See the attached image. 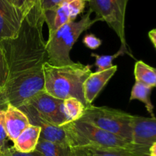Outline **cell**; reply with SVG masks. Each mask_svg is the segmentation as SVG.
Instances as JSON below:
<instances>
[{
	"mask_svg": "<svg viewBox=\"0 0 156 156\" xmlns=\"http://www.w3.org/2000/svg\"><path fill=\"white\" fill-rule=\"evenodd\" d=\"M43 12L25 17L20 32L14 39L0 42L7 61L9 77L0 91V108L8 105L19 108L44 91L43 65L48 61L43 34Z\"/></svg>",
	"mask_w": 156,
	"mask_h": 156,
	"instance_id": "1",
	"label": "cell"
},
{
	"mask_svg": "<svg viewBox=\"0 0 156 156\" xmlns=\"http://www.w3.org/2000/svg\"><path fill=\"white\" fill-rule=\"evenodd\" d=\"M66 130L70 148L88 147L105 150L120 151L149 156L144 149L132 142L103 130L87 122L76 120L62 126Z\"/></svg>",
	"mask_w": 156,
	"mask_h": 156,
	"instance_id": "2",
	"label": "cell"
},
{
	"mask_svg": "<svg viewBox=\"0 0 156 156\" xmlns=\"http://www.w3.org/2000/svg\"><path fill=\"white\" fill-rule=\"evenodd\" d=\"M44 91L64 101L69 98L79 99L87 107L83 94V84L91 72L90 65L74 62L72 65L56 66L46 62L43 65Z\"/></svg>",
	"mask_w": 156,
	"mask_h": 156,
	"instance_id": "3",
	"label": "cell"
},
{
	"mask_svg": "<svg viewBox=\"0 0 156 156\" xmlns=\"http://www.w3.org/2000/svg\"><path fill=\"white\" fill-rule=\"evenodd\" d=\"M92 12L88 10L79 21H71L49 34L46 41L47 62L56 66L72 65L74 63L70 58V51L80 35L100 20L91 18Z\"/></svg>",
	"mask_w": 156,
	"mask_h": 156,
	"instance_id": "4",
	"label": "cell"
},
{
	"mask_svg": "<svg viewBox=\"0 0 156 156\" xmlns=\"http://www.w3.org/2000/svg\"><path fill=\"white\" fill-rule=\"evenodd\" d=\"M133 117L132 114L120 110L90 105L85 108L84 115L79 120L132 142Z\"/></svg>",
	"mask_w": 156,
	"mask_h": 156,
	"instance_id": "5",
	"label": "cell"
},
{
	"mask_svg": "<svg viewBox=\"0 0 156 156\" xmlns=\"http://www.w3.org/2000/svg\"><path fill=\"white\" fill-rule=\"evenodd\" d=\"M25 104L32 107L41 118L55 126H62L70 122L64 111L63 101L45 91L35 94Z\"/></svg>",
	"mask_w": 156,
	"mask_h": 156,
	"instance_id": "6",
	"label": "cell"
},
{
	"mask_svg": "<svg viewBox=\"0 0 156 156\" xmlns=\"http://www.w3.org/2000/svg\"><path fill=\"white\" fill-rule=\"evenodd\" d=\"M87 0H63L55 7L44 12V21L47 24L49 34L64 24L75 21L85 10Z\"/></svg>",
	"mask_w": 156,
	"mask_h": 156,
	"instance_id": "7",
	"label": "cell"
},
{
	"mask_svg": "<svg viewBox=\"0 0 156 156\" xmlns=\"http://www.w3.org/2000/svg\"><path fill=\"white\" fill-rule=\"evenodd\" d=\"M25 16L8 0H0V42L17 37Z\"/></svg>",
	"mask_w": 156,
	"mask_h": 156,
	"instance_id": "8",
	"label": "cell"
},
{
	"mask_svg": "<svg viewBox=\"0 0 156 156\" xmlns=\"http://www.w3.org/2000/svg\"><path fill=\"white\" fill-rule=\"evenodd\" d=\"M18 108L21 109L27 115L30 124L41 127V132L40 140L63 145V146L69 147L68 139H67L66 133V130L63 126H55L43 120L37 115L34 109L27 104L21 105Z\"/></svg>",
	"mask_w": 156,
	"mask_h": 156,
	"instance_id": "9",
	"label": "cell"
},
{
	"mask_svg": "<svg viewBox=\"0 0 156 156\" xmlns=\"http://www.w3.org/2000/svg\"><path fill=\"white\" fill-rule=\"evenodd\" d=\"M132 142L149 153V147L156 143V117L133 115Z\"/></svg>",
	"mask_w": 156,
	"mask_h": 156,
	"instance_id": "10",
	"label": "cell"
},
{
	"mask_svg": "<svg viewBox=\"0 0 156 156\" xmlns=\"http://www.w3.org/2000/svg\"><path fill=\"white\" fill-rule=\"evenodd\" d=\"M117 70V66L104 71H96L91 73L83 84V94L87 105H91L94 99L102 91L110 79L113 77Z\"/></svg>",
	"mask_w": 156,
	"mask_h": 156,
	"instance_id": "11",
	"label": "cell"
},
{
	"mask_svg": "<svg viewBox=\"0 0 156 156\" xmlns=\"http://www.w3.org/2000/svg\"><path fill=\"white\" fill-rule=\"evenodd\" d=\"M5 126L8 140L14 142L30 125L28 117L18 108L8 105L4 110Z\"/></svg>",
	"mask_w": 156,
	"mask_h": 156,
	"instance_id": "12",
	"label": "cell"
},
{
	"mask_svg": "<svg viewBox=\"0 0 156 156\" xmlns=\"http://www.w3.org/2000/svg\"><path fill=\"white\" fill-rule=\"evenodd\" d=\"M41 132V127L30 124L13 142V148L21 153L33 152L39 142Z\"/></svg>",
	"mask_w": 156,
	"mask_h": 156,
	"instance_id": "13",
	"label": "cell"
},
{
	"mask_svg": "<svg viewBox=\"0 0 156 156\" xmlns=\"http://www.w3.org/2000/svg\"><path fill=\"white\" fill-rule=\"evenodd\" d=\"M152 90V87L136 82L131 91L129 101L139 100L140 101L143 102L147 111L151 115V117H155V113H154V105H152V101H151Z\"/></svg>",
	"mask_w": 156,
	"mask_h": 156,
	"instance_id": "14",
	"label": "cell"
},
{
	"mask_svg": "<svg viewBox=\"0 0 156 156\" xmlns=\"http://www.w3.org/2000/svg\"><path fill=\"white\" fill-rule=\"evenodd\" d=\"M134 76L136 82L146 85L147 86H156V69L139 60L136 62L134 67Z\"/></svg>",
	"mask_w": 156,
	"mask_h": 156,
	"instance_id": "15",
	"label": "cell"
},
{
	"mask_svg": "<svg viewBox=\"0 0 156 156\" xmlns=\"http://www.w3.org/2000/svg\"><path fill=\"white\" fill-rule=\"evenodd\" d=\"M34 151L41 156H73L69 146L42 140H39Z\"/></svg>",
	"mask_w": 156,
	"mask_h": 156,
	"instance_id": "16",
	"label": "cell"
},
{
	"mask_svg": "<svg viewBox=\"0 0 156 156\" xmlns=\"http://www.w3.org/2000/svg\"><path fill=\"white\" fill-rule=\"evenodd\" d=\"M71 150L73 156H139L128 152L105 150L88 147L71 148Z\"/></svg>",
	"mask_w": 156,
	"mask_h": 156,
	"instance_id": "17",
	"label": "cell"
},
{
	"mask_svg": "<svg viewBox=\"0 0 156 156\" xmlns=\"http://www.w3.org/2000/svg\"><path fill=\"white\" fill-rule=\"evenodd\" d=\"M63 108L70 122L79 120L85 113L86 106L79 99L69 98L63 101Z\"/></svg>",
	"mask_w": 156,
	"mask_h": 156,
	"instance_id": "18",
	"label": "cell"
},
{
	"mask_svg": "<svg viewBox=\"0 0 156 156\" xmlns=\"http://www.w3.org/2000/svg\"><path fill=\"white\" fill-rule=\"evenodd\" d=\"M15 8L21 11L24 16L37 12H44L41 8V0H8Z\"/></svg>",
	"mask_w": 156,
	"mask_h": 156,
	"instance_id": "19",
	"label": "cell"
},
{
	"mask_svg": "<svg viewBox=\"0 0 156 156\" xmlns=\"http://www.w3.org/2000/svg\"><path fill=\"white\" fill-rule=\"evenodd\" d=\"M91 56L95 58L94 65L98 67L97 71H104L114 66L113 60L118 57L119 56H123V53L120 50H118L114 55H98L92 53Z\"/></svg>",
	"mask_w": 156,
	"mask_h": 156,
	"instance_id": "20",
	"label": "cell"
},
{
	"mask_svg": "<svg viewBox=\"0 0 156 156\" xmlns=\"http://www.w3.org/2000/svg\"><path fill=\"white\" fill-rule=\"evenodd\" d=\"M9 77V68L2 47L0 45V91L4 88Z\"/></svg>",
	"mask_w": 156,
	"mask_h": 156,
	"instance_id": "21",
	"label": "cell"
},
{
	"mask_svg": "<svg viewBox=\"0 0 156 156\" xmlns=\"http://www.w3.org/2000/svg\"><path fill=\"white\" fill-rule=\"evenodd\" d=\"M7 140L8 136L5 126L4 110L0 108V151L2 152L9 147L7 146Z\"/></svg>",
	"mask_w": 156,
	"mask_h": 156,
	"instance_id": "22",
	"label": "cell"
},
{
	"mask_svg": "<svg viewBox=\"0 0 156 156\" xmlns=\"http://www.w3.org/2000/svg\"><path fill=\"white\" fill-rule=\"evenodd\" d=\"M83 44L90 50H96L102 44V41L93 34H88L83 38Z\"/></svg>",
	"mask_w": 156,
	"mask_h": 156,
	"instance_id": "23",
	"label": "cell"
},
{
	"mask_svg": "<svg viewBox=\"0 0 156 156\" xmlns=\"http://www.w3.org/2000/svg\"><path fill=\"white\" fill-rule=\"evenodd\" d=\"M1 156H41L36 151H34L30 153H21V152H17L15 149L12 147H8L5 151L2 152Z\"/></svg>",
	"mask_w": 156,
	"mask_h": 156,
	"instance_id": "24",
	"label": "cell"
},
{
	"mask_svg": "<svg viewBox=\"0 0 156 156\" xmlns=\"http://www.w3.org/2000/svg\"><path fill=\"white\" fill-rule=\"evenodd\" d=\"M62 1L63 0H41V8H42L43 12H44L45 11L49 10V9L55 7V6L59 5L60 2H62ZM88 2V0H87V2Z\"/></svg>",
	"mask_w": 156,
	"mask_h": 156,
	"instance_id": "25",
	"label": "cell"
},
{
	"mask_svg": "<svg viewBox=\"0 0 156 156\" xmlns=\"http://www.w3.org/2000/svg\"><path fill=\"white\" fill-rule=\"evenodd\" d=\"M149 37L156 50V28L152 29L149 32Z\"/></svg>",
	"mask_w": 156,
	"mask_h": 156,
	"instance_id": "26",
	"label": "cell"
},
{
	"mask_svg": "<svg viewBox=\"0 0 156 156\" xmlns=\"http://www.w3.org/2000/svg\"><path fill=\"white\" fill-rule=\"evenodd\" d=\"M149 156H156V143H153L149 147Z\"/></svg>",
	"mask_w": 156,
	"mask_h": 156,
	"instance_id": "27",
	"label": "cell"
},
{
	"mask_svg": "<svg viewBox=\"0 0 156 156\" xmlns=\"http://www.w3.org/2000/svg\"><path fill=\"white\" fill-rule=\"evenodd\" d=\"M1 155H2V152H1V151H0V156H1Z\"/></svg>",
	"mask_w": 156,
	"mask_h": 156,
	"instance_id": "28",
	"label": "cell"
},
{
	"mask_svg": "<svg viewBox=\"0 0 156 156\" xmlns=\"http://www.w3.org/2000/svg\"><path fill=\"white\" fill-rule=\"evenodd\" d=\"M155 87H156V86H155Z\"/></svg>",
	"mask_w": 156,
	"mask_h": 156,
	"instance_id": "29",
	"label": "cell"
}]
</instances>
